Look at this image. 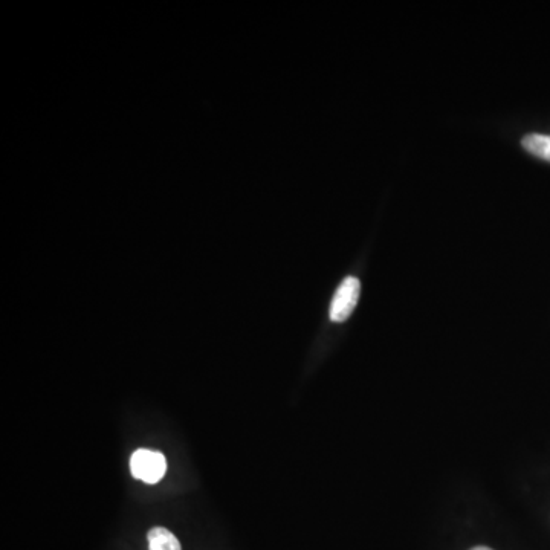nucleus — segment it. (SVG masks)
Returning a JSON list of instances; mask_svg holds the SVG:
<instances>
[{
  "label": "nucleus",
  "mask_w": 550,
  "mask_h": 550,
  "mask_svg": "<svg viewBox=\"0 0 550 550\" xmlns=\"http://www.w3.org/2000/svg\"><path fill=\"white\" fill-rule=\"evenodd\" d=\"M130 471L135 479L155 485L167 471V460L158 451L138 450L130 459Z\"/></svg>",
  "instance_id": "obj_1"
},
{
  "label": "nucleus",
  "mask_w": 550,
  "mask_h": 550,
  "mask_svg": "<svg viewBox=\"0 0 550 550\" xmlns=\"http://www.w3.org/2000/svg\"><path fill=\"white\" fill-rule=\"evenodd\" d=\"M360 292V280L355 279V277L344 279L343 283L338 286L332 305H330V320L335 321V323L346 321L358 305Z\"/></svg>",
  "instance_id": "obj_2"
},
{
  "label": "nucleus",
  "mask_w": 550,
  "mask_h": 550,
  "mask_svg": "<svg viewBox=\"0 0 550 550\" xmlns=\"http://www.w3.org/2000/svg\"><path fill=\"white\" fill-rule=\"evenodd\" d=\"M147 540H149L150 550H182L178 538L169 529H150Z\"/></svg>",
  "instance_id": "obj_3"
},
{
  "label": "nucleus",
  "mask_w": 550,
  "mask_h": 550,
  "mask_svg": "<svg viewBox=\"0 0 550 550\" xmlns=\"http://www.w3.org/2000/svg\"><path fill=\"white\" fill-rule=\"evenodd\" d=\"M521 146L525 147L531 155L550 162V135L531 133L521 140Z\"/></svg>",
  "instance_id": "obj_4"
},
{
  "label": "nucleus",
  "mask_w": 550,
  "mask_h": 550,
  "mask_svg": "<svg viewBox=\"0 0 550 550\" xmlns=\"http://www.w3.org/2000/svg\"><path fill=\"white\" fill-rule=\"evenodd\" d=\"M471 550H492V549H489V547H485V546H479V547H474V549H471Z\"/></svg>",
  "instance_id": "obj_5"
}]
</instances>
